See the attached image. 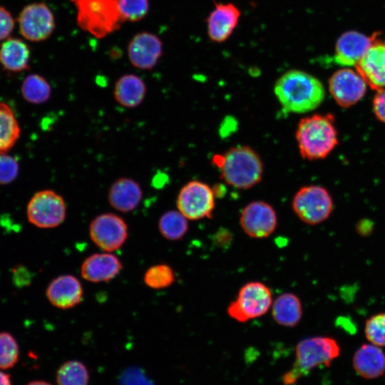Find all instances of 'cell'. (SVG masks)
Instances as JSON below:
<instances>
[{
	"instance_id": "cell-1",
	"label": "cell",
	"mask_w": 385,
	"mask_h": 385,
	"mask_svg": "<svg viewBox=\"0 0 385 385\" xmlns=\"http://www.w3.org/2000/svg\"><path fill=\"white\" fill-rule=\"evenodd\" d=\"M282 108L289 113H306L318 108L325 97V89L315 76L300 70L282 74L274 86Z\"/></svg>"
},
{
	"instance_id": "cell-2",
	"label": "cell",
	"mask_w": 385,
	"mask_h": 385,
	"mask_svg": "<svg viewBox=\"0 0 385 385\" xmlns=\"http://www.w3.org/2000/svg\"><path fill=\"white\" fill-rule=\"evenodd\" d=\"M212 162L219 170L221 179L235 188L250 189L257 185L263 176L260 156L247 145H237L224 153L215 154Z\"/></svg>"
},
{
	"instance_id": "cell-3",
	"label": "cell",
	"mask_w": 385,
	"mask_h": 385,
	"mask_svg": "<svg viewBox=\"0 0 385 385\" xmlns=\"http://www.w3.org/2000/svg\"><path fill=\"white\" fill-rule=\"evenodd\" d=\"M295 138L304 159L314 160L326 158L338 144L334 117L326 113L302 118L298 123Z\"/></svg>"
},
{
	"instance_id": "cell-4",
	"label": "cell",
	"mask_w": 385,
	"mask_h": 385,
	"mask_svg": "<svg viewBox=\"0 0 385 385\" xmlns=\"http://www.w3.org/2000/svg\"><path fill=\"white\" fill-rule=\"evenodd\" d=\"M339 353V346L333 338L314 337L302 339L296 346L292 368L282 376L283 384L292 385L314 368L328 366Z\"/></svg>"
},
{
	"instance_id": "cell-5",
	"label": "cell",
	"mask_w": 385,
	"mask_h": 385,
	"mask_svg": "<svg viewBox=\"0 0 385 385\" xmlns=\"http://www.w3.org/2000/svg\"><path fill=\"white\" fill-rule=\"evenodd\" d=\"M76 9L77 25L96 38H102L124 23L118 0H71Z\"/></svg>"
},
{
	"instance_id": "cell-6",
	"label": "cell",
	"mask_w": 385,
	"mask_h": 385,
	"mask_svg": "<svg viewBox=\"0 0 385 385\" xmlns=\"http://www.w3.org/2000/svg\"><path fill=\"white\" fill-rule=\"evenodd\" d=\"M270 288L260 282H250L239 290L236 299L227 307V314L239 322L262 317L272 304Z\"/></svg>"
},
{
	"instance_id": "cell-7",
	"label": "cell",
	"mask_w": 385,
	"mask_h": 385,
	"mask_svg": "<svg viewBox=\"0 0 385 385\" xmlns=\"http://www.w3.org/2000/svg\"><path fill=\"white\" fill-rule=\"evenodd\" d=\"M292 207L302 222L314 225L330 216L333 210V200L325 188L316 185H306L295 193Z\"/></svg>"
},
{
	"instance_id": "cell-8",
	"label": "cell",
	"mask_w": 385,
	"mask_h": 385,
	"mask_svg": "<svg viewBox=\"0 0 385 385\" xmlns=\"http://www.w3.org/2000/svg\"><path fill=\"white\" fill-rule=\"evenodd\" d=\"M215 193L207 184L192 180L180 189L176 200L178 210L188 220L210 218L215 207Z\"/></svg>"
},
{
	"instance_id": "cell-9",
	"label": "cell",
	"mask_w": 385,
	"mask_h": 385,
	"mask_svg": "<svg viewBox=\"0 0 385 385\" xmlns=\"http://www.w3.org/2000/svg\"><path fill=\"white\" fill-rule=\"evenodd\" d=\"M30 223L40 228H53L60 225L66 216V205L61 195L51 190L36 192L26 208Z\"/></svg>"
},
{
	"instance_id": "cell-10",
	"label": "cell",
	"mask_w": 385,
	"mask_h": 385,
	"mask_svg": "<svg viewBox=\"0 0 385 385\" xmlns=\"http://www.w3.org/2000/svg\"><path fill=\"white\" fill-rule=\"evenodd\" d=\"M125 221L114 213L96 216L89 225V236L101 250L111 252L120 248L128 237Z\"/></svg>"
},
{
	"instance_id": "cell-11",
	"label": "cell",
	"mask_w": 385,
	"mask_h": 385,
	"mask_svg": "<svg viewBox=\"0 0 385 385\" xmlns=\"http://www.w3.org/2000/svg\"><path fill=\"white\" fill-rule=\"evenodd\" d=\"M18 23L23 37L33 42L47 39L55 29L53 14L43 2L24 6L19 15Z\"/></svg>"
},
{
	"instance_id": "cell-12",
	"label": "cell",
	"mask_w": 385,
	"mask_h": 385,
	"mask_svg": "<svg viewBox=\"0 0 385 385\" xmlns=\"http://www.w3.org/2000/svg\"><path fill=\"white\" fill-rule=\"evenodd\" d=\"M240 224L248 236L257 239L265 238L275 230L277 217L272 205L262 200H256L243 208Z\"/></svg>"
},
{
	"instance_id": "cell-13",
	"label": "cell",
	"mask_w": 385,
	"mask_h": 385,
	"mask_svg": "<svg viewBox=\"0 0 385 385\" xmlns=\"http://www.w3.org/2000/svg\"><path fill=\"white\" fill-rule=\"evenodd\" d=\"M367 84L362 77L349 68L337 71L329 79V90L335 102L342 108L358 103L365 95Z\"/></svg>"
},
{
	"instance_id": "cell-14",
	"label": "cell",
	"mask_w": 385,
	"mask_h": 385,
	"mask_svg": "<svg viewBox=\"0 0 385 385\" xmlns=\"http://www.w3.org/2000/svg\"><path fill=\"white\" fill-rule=\"evenodd\" d=\"M163 54V43L156 35L143 31L135 34L128 46L131 64L141 70L153 68Z\"/></svg>"
},
{
	"instance_id": "cell-15",
	"label": "cell",
	"mask_w": 385,
	"mask_h": 385,
	"mask_svg": "<svg viewBox=\"0 0 385 385\" xmlns=\"http://www.w3.org/2000/svg\"><path fill=\"white\" fill-rule=\"evenodd\" d=\"M354 67L371 89L385 88V40L376 36Z\"/></svg>"
},
{
	"instance_id": "cell-16",
	"label": "cell",
	"mask_w": 385,
	"mask_h": 385,
	"mask_svg": "<svg viewBox=\"0 0 385 385\" xmlns=\"http://www.w3.org/2000/svg\"><path fill=\"white\" fill-rule=\"evenodd\" d=\"M378 35L369 36L356 31H349L338 38L334 61L342 66H355L368 51Z\"/></svg>"
},
{
	"instance_id": "cell-17",
	"label": "cell",
	"mask_w": 385,
	"mask_h": 385,
	"mask_svg": "<svg viewBox=\"0 0 385 385\" xmlns=\"http://www.w3.org/2000/svg\"><path fill=\"white\" fill-rule=\"evenodd\" d=\"M240 11L232 3L215 4L207 18V30L210 39L215 43L225 41L238 24Z\"/></svg>"
},
{
	"instance_id": "cell-18",
	"label": "cell",
	"mask_w": 385,
	"mask_h": 385,
	"mask_svg": "<svg viewBox=\"0 0 385 385\" xmlns=\"http://www.w3.org/2000/svg\"><path fill=\"white\" fill-rule=\"evenodd\" d=\"M46 294L53 306L66 309L76 307L82 301L83 289L76 277L63 274L49 283Z\"/></svg>"
},
{
	"instance_id": "cell-19",
	"label": "cell",
	"mask_w": 385,
	"mask_h": 385,
	"mask_svg": "<svg viewBox=\"0 0 385 385\" xmlns=\"http://www.w3.org/2000/svg\"><path fill=\"white\" fill-rule=\"evenodd\" d=\"M120 260L110 252L95 253L84 260L81 267L82 277L91 282H108L122 270Z\"/></svg>"
},
{
	"instance_id": "cell-20",
	"label": "cell",
	"mask_w": 385,
	"mask_h": 385,
	"mask_svg": "<svg viewBox=\"0 0 385 385\" xmlns=\"http://www.w3.org/2000/svg\"><path fill=\"white\" fill-rule=\"evenodd\" d=\"M143 198L140 185L129 178H120L110 187L108 192L109 204L122 212L134 210Z\"/></svg>"
},
{
	"instance_id": "cell-21",
	"label": "cell",
	"mask_w": 385,
	"mask_h": 385,
	"mask_svg": "<svg viewBox=\"0 0 385 385\" xmlns=\"http://www.w3.org/2000/svg\"><path fill=\"white\" fill-rule=\"evenodd\" d=\"M353 366L356 373L366 379H375L385 371V354L373 344L361 346L353 357Z\"/></svg>"
},
{
	"instance_id": "cell-22",
	"label": "cell",
	"mask_w": 385,
	"mask_h": 385,
	"mask_svg": "<svg viewBox=\"0 0 385 385\" xmlns=\"http://www.w3.org/2000/svg\"><path fill=\"white\" fill-rule=\"evenodd\" d=\"M146 93V86L141 78L134 74H125L115 83L113 95L115 100L125 108L138 106Z\"/></svg>"
},
{
	"instance_id": "cell-23",
	"label": "cell",
	"mask_w": 385,
	"mask_h": 385,
	"mask_svg": "<svg viewBox=\"0 0 385 385\" xmlns=\"http://www.w3.org/2000/svg\"><path fill=\"white\" fill-rule=\"evenodd\" d=\"M31 51L21 39L9 38L0 46V63L6 70L19 72L29 68Z\"/></svg>"
},
{
	"instance_id": "cell-24",
	"label": "cell",
	"mask_w": 385,
	"mask_h": 385,
	"mask_svg": "<svg viewBox=\"0 0 385 385\" xmlns=\"http://www.w3.org/2000/svg\"><path fill=\"white\" fill-rule=\"evenodd\" d=\"M274 320L281 326L293 327L302 319V306L299 297L293 293L280 294L272 304Z\"/></svg>"
},
{
	"instance_id": "cell-25",
	"label": "cell",
	"mask_w": 385,
	"mask_h": 385,
	"mask_svg": "<svg viewBox=\"0 0 385 385\" xmlns=\"http://www.w3.org/2000/svg\"><path fill=\"white\" fill-rule=\"evenodd\" d=\"M20 133L14 112L6 103L0 102V154L6 153L14 145Z\"/></svg>"
},
{
	"instance_id": "cell-26",
	"label": "cell",
	"mask_w": 385,
	"mask_h": 385,
	"mask_svg": "<svg viewBox=\"0 0 385 385\" xmlns=\"http://www.w3.org/2000/svg\"><path fill=\"white\" fill-rule=\"evenodd\" d=\"M21 92L23 98L29 103L41 104L50 98L51 89L50 84L38 74L27 76L21 85Z\"/></svg>"
},
{
	"instance_id": "cell-27",
	"label": "cell",
	"mask_w": 385,
	"mask_h": 385,
	"mask_svg": "<svg viewBox=\"0 0 385 385\" xmlns=\"http://www.w3.org/2000/svg\"><path fill=\"white\" fill-rule=\"evenodd\" d=\"M158 229L165 239L179 240L188 232V219L178 210L167 211L159 219Z\"/></svg>"
},
{
	"instance_id": "cell-28",
	"label": "cell",
	"mask_w": 385,
	"mask_h": 385,
	"mask_svg": "<svg viewBox=\"0 0 385 385\" xmlns=\"http://www.w3.org/2000/svg\"><path fill=\"white\" fill-rule=\"evenodd\" d=\"M58 385H88L89 374L86 366L79 361L63 363L56 372Z\"/></svg>"
},
{
	"instance_id": "cell-29",
	"label": "cell",
	"mask_w": 385,
	"mask_h": 385,
	"mask_svg": "<svg viewBox=\"0 0 385 385\" xmlns=\"http://www.w3.org/2000/svg\"><path fill=\"white\" fill-rule=\"evenodd\" d=\"M175 279L173 270L165 264H158L149 267L143 277L145 285L155 289L168 287L173 284Z\"/></svg>"
},
{
	"instance_id": "cell-30",
	"label": "cell",
	"mask_w": 385,
	"mask_h": 385,
	"mask_svg": "<svg viewBox=\"0 0 385 385\" xmlns=\"http://www.w3.org/2000/svg\"><path fill=\"white\" fill-rule=\"evenodd\" d=\"M19 359V348L15 338L8 332H0V369L14 367Z\"/></svg>"
},
{
	"instance_id": "cell-31",
	"label": "cell",
	"mask_w": 385,
	"mask_h": 385,
	"mask_svg": "<svg viewBox=\"0 0 385 385\" xmlns=\"http://www.w3.org/2000/svg\"><path fill=\"white\" fill-rule=\"evenodd\" d=\"M118 1L124 22L138 21L148 13V0H118Z\"/></svg>"
},
{
	"instance_id": "cell-32",
	"label": "cell",
	"mask_w": 385,
	"mask_h": 385,
	"mask_svg": "<svg viewBox=\"0 0 385 385\" xmlns=\"http://www.w3.org/2000/svg\"><path fill=\"white\" fill-rule=\"evenodd\" d=\"M366 339L378 346H385V312L372 315L366 319L364 327Z\"/></svg>"
},
{
	"instance_id": "cell-33",
	"label": "cell",
	"mask_w": 385,
	"mask_h": 385,
	"mask_svg": "<svg viewBox=\"0 0 385 385\" xmlns=\"http://www.w3.org/2000/svg\"><path fill=\"white\" fill-rule=\"evenodd\" d=\"M19 173L16 160L6 153L0 154V185L12 183Z\"/></svg>"
},
{
	"instance_id": "cell-34",
	"label": "cell",
	"mask_w": 385,
	"mask_h": 385,
	"mask_svg": "<svg viewBox=\"0 0 385 385\" xmlns=\"http://www.w3.org/2000/svg\"><path fill=\"white\" fill-rule=\"evenodd\" d=\"M14 19L9 10L0 6V41L9 37L14 29Z\"/></svg>"
},
{
	"instance_id": "cell-35",
	"label": "cell",
	"mask_w": 385,
	"mask_h": 385,
	"mask_svg": "<svg viewBox=\"0 0 385 385\" xmlns=\"http://www.w3.org/2000/svg\"><path fill=\"white\" fill-rule=\"evenodd\" d=\"M212 240L216 247L227 249L233 241V234L227 228H219L212 235Z\"/></svg>"
},
{
	"instance_id": "cell-36",
	"label": "cell",
	"mask_w": 385,
	"mask_h": 385,
	"mask_svg": "<svg viewBox=\"0 0 385 385\" xmlns=\"http://www.w3.org/2000/svg\"><path fill=\"white\" fill-rule=\"evenodd\" d=\"M372 105L376 117L385 123V88L376 91Z\"/></svg>"
},
{
	"instance_id": "cell-37",
	"label": "cell",
	"mask_w": 385,
	"mask_h": 385,
	"mask_svg": "<svg viewBox=\"0 0 385 385\" xmlns=\"http://www.w3.org/2000/svg\"><path fill=\"white\" fill-rule=\"evenodd\" d=\"M0 385H11L10 375L1 371H0Z\"/></svg>"
},
{
	"instance_id": "cell-38",
	"label": "cell",
	"mask_w": 385,
	"mask_h": 385,
	"mask_svg": "<svg viewBox=\"0 0 385 385\" xmlns=\"http://www.w3.org/2000/svg\"><path fill=\"white\" fill-rule=\"evenodd\" d=\"M26 385H51V384L41 380L32 381Z\"/></svg>"
}]
</instances>
